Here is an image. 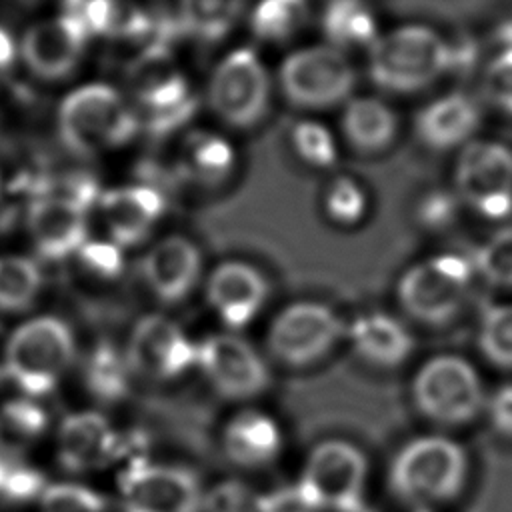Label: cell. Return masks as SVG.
Here are the masks:
<instances>
[{"label":"cell","instance_id":"1","mask_svg":"<svg viewBox=\"0 0 512 512\" xmlns=\"http://www.w3.org/2000/svg\"><path fill=\"white\" fill-rule=\"evenodd\" d=\"M470 478V456L446 434H424L406 442L390 462V490L414 508L454 502Z\"/></svg>","mask_w":512,"mask_h":512},{"label":"cell","instance_id":"2","mask_svg":"<svg viewBox=\"0 0 512 512\" xmlns=\"http://www.w3.org/2000/svg\"><path fill=\"white\" fill-rule=\"evenodd\" d=\"M56 126L68 150L96 156L126 144L138 130V116L114 86L90 82L64 96Z\"/></svg>","mask_w":512,"mask_h":512},{"label":"cell","instance_id":"3","mask_svg":"<svg viewBox=\"0 0 512 512\" xmlns=\"http://www.w3.org/2000/svg\"><path fill=\"white\" fill-rule=\"evenodd\" d=\"M450 70V44L432 28L408 24L374 40L368 48V72L374 84L390 92H418Z\"/></svg>","mask_w":512,"mask_h":512},{"label":"cell","instance_id":"4","mask_svg":"<svg viewBox=\"0 0 512 512\" xmlns=\"http://www.w3.org/2000/svg\"><path fill=\"white\" fill-rule=\"evenodd\" d=\"M412 402L432 424L462 428L484 414L488 390L478 368L464 356L428 358L412 378Z\"/></svg>","mask_w":512,"mask_h":512},{"label":"cell","instance_id":"5","mask_svg":"<svg viewBox=\"0 0 512 512\" xmlns=\"http://www.w3.org/2000/svg\"><path fill=\"white\" fill-rule=\"evenodd\" d=\"M6 372L30 396L54 390L74 358L70 326L56 316H36L20 324L6 344Z\"/></svg>","mask_w":512,"mask_h":512},{"label":"cell","instance_id":"6","mask_svg":"<svg viewBox=\"0 0 512 512\" xmlns=\"http://www.w3.org/2000/svg\"><path fill=\"white\" fill-rule=\"evenodd\" d=\"M472 276L474 266L458 254L430 256L400 276L396 296L416 322L444 326L464 308Z\"/></svg>","mask_w":512,"mask_h":512},{"label":"cell","instance_id":"7","mask_svg":"<svg viewBox=\"0 0 512 512\" xmlns=\"http://www.w3.org/2000/svg\"><path fill=\"white\" fill-rule=\"evenodd\" d=\"M278 80L290 104L306 110H324L350 100L356 72L342 50L318 44L288 54L280 66Z\"/></svg>","mask_w":512,"mask_h":512},{"label":"cell","instance_id":"8","mask_svg":"<svg viewBox=\"0 0 512 512\" xmlns=\"http://www.w3.org/2000/svg\"><path fill=\"white\" fill-rule=\"evenodd\" d=\"M208 106L228 126L250 128L258 124L270 102V78L250 48L226 54L208 80Z\"/></svg>","mask_w":512,"mask_h":512},{"label":"cell","instance_id":"9","mask_svg":"<svg viewBox=\"0 0 512 512\" xmlns=\"http://www.w3.org/2000/svg\"><path fill=\"white\" fill-rule=\"evenodd\" d=\"M366 472V458L356 446L326 440L308 456L298 486L320 512H362Z\"/></svg>","mask_w":512,"mask_h":512},{"label":"cell","instance_id":"10","mask_svg":"<svg viewBox=\"0 0 512 512\" xmlns=\"http://www.w3.org/2000/svg\"><path fill=\"white\" fill-rule=\"evenodd\" d=\"M458 198L476 214L502 220L512 214V150L492 140H470L456 162Z\"/></svg>","mask_w":512,"mask_h":512},{"label":"cell","instance_id":"11","mask_svg":"<svg viewBox=\"0 0 512 512\" xmlns=\"http://www.w3.org/2000/svg\"><path fill=\"white\" fill-rule=\"evenodd\" d=\"M344 332L332 308L320 302H294L272 320L268 348L288 366H306L332 350Z\"/></svg>","mask_w":512,"mask_h":512},{"label":"cell","instance_id":"12","mask_svg":"<svg viewBox=\"0 0 512 512\" xmlns=\"http://www.w3.org/2000/svg\"><path fill=\"white\" fill-rule=\"evenodd\" d=\"M124 512H198L204 496L198 478L180 466L132 462L120 474Z\"/></svg>","mask_w":512,"mask_h":512},{"label":"cell","instance_id":"13","mask_svg":"<svg viewBox=\"0 0 512 512\" xmlns=\"http://www.w3.org/2000/svg\"><path fill=\"white\" fill-rule=\"evenodd\" d=\"M196 364L210 384L232 400L254 398L270 382V372L256 348L232 332L212 334L198 344Z\"/></svg>","mask_w":512,"mask_h":512},{"label":"cell","instance_id":"14","mask_svg":"<svg viewBox=\"0 0 512 512\" xmlns=\"http://www.w3.org/2000/svg\"><path fill=\"white\" fill-rule=\"evenodd\" d=\"M88 32L74 14H62L32 24L18 46L26 68L40 80L68 78L82 62Z\"/></svg>","mask_w":512,"mask_h":512},{"label":"cell","instance_id":"15","mask_svg":"<svg viewBox=\"0 0 512 512\" xmlns=\"http://www.w3.org/2000/svg\"><path fill=\"white\" fill-rule=\"evenodd\" d=\"M198 360L194 344L178 324L160 314H148L132 330L126 362L130 370L154 378H176Z\"/></svg>","mask_w":512,"mask_h":512},{"label":"cell","instance_id":"16","mask_svg":"<svg viewBox=\"0 0 512 512\" xmlns=\"http://www.w3.org/2000/svg\"><path fill=\"white\" fill-rule=\"evenodd\" d=\"M124 442L114 426L98 412H74L58 430V460L70 472L106 468L120 458Z\"/></svg>","mask_w":512,"mask_h":512},{"label":"cell","instance_id":"17","mask_svg":"<svg viewBox=\"0 0 512 512\" xmlns=\"http://www.w3.org/2000/svg\"><path fill=\"white\" fill-rule=\"evenodd\" d=\"M142 278L162 302H180L200 280L202 256L198 246L178 234L160 238L142 258Z\"/></svg>","mask_w":512,"mask_h":512},{"label":"cell","instance_id":"18","mask_svg":"<svg viewBox=\"0 0 512 512\" xmlns=\"http://www.w3.org/2000/svg\"><path fill=\"white\" fill-rule=\"evenodd\" d=\"M206 298L226 326L242 328L264 306L268 282L258 268L240 260H228L210 272Z\"/></svg>","mask_w":512,"mask_h":512},{"label":"cell","instance_id":"19","mask_svg":"<svg viewBox=\"0 0 512 512\" xmlns=\"http://www.w3.org/2000/svg\"><path fill=\"white\" fill-rule=\"evenodd\" d=\"M28 232L36 250L46 258H64L82 250L88 218L82 202L70 196L38 198L28 210Z\"/></svg>","mask_w":512,"mask_h":512},{"label":"cell","instance_id":"20","mask_svg":"<svg viewBox=\"0 0 512 512\" xmlns=\"http://www.w3.org/2000/svg\"><path fill=\"white\" fill-rule=\"evenodd\" d=\"M100 212L110 240L120 248L134 246L152 232L164 200L150 186H122L102 196Z\"/></svg>","mask_w":512,"mask_h":512},{"label":"cell","instance_id":"21","mask_svg":"<svg viewBox=\"0 0 512 512\" xmlns=\"http://www.w3.org/2000/svg\"><path fill=\"white\" fill-rule=\"evenodd\" d=\"M482 112L464 92H450L428 102L416 116V134L432 150H450L468 144L478 130Z\"/></svg>","mask_w":512,"mask_h":512},{"label":"cell","instance_id":"22","mask_svg":"<svg viewBox=\"0 0 512 512\" xmlns=\"http://www.w3.org/2000/svg\"><path fill=\"white\" fill-rule=\"evenodd\" d=\"M346 334L354 350L370 364L394 368L408 360L414 350V340L408 328L390 314L368 312L358 316Z\"/></svg>","mask_w":512,"mask_h":512},{"label":"cell","instance_id":"23","mask_svg":"<svg viewBox=\"0 0 512 512\" xmlns=\"http://www.w3.org/2000/svg\"><path fill=\"white\" fill-rule=\"evenodd\" d=\"M340 126L352 148L370 154L388 148L398 134L396 112L372 96L350 98L344 106Z\"/></svg>","mask_w":512,"mask_h":512},{"label":"cell","instance_id":"24","mask_svg":"<svg viewBox=\"0 0 512 512\" xmlns=\"http://www.w3.org/2000/svg\"><path fill=\"white\" fill-rule=\"evenodd\" d=\"M280 430L276 422L254 410L234 416L224 430L226 454L242 466H264L280 452Z\"/></svg>","mask_w":512,"mask_h":512},{"label":"cell","instance_id":"25","mask_svg":"<svg viewBox=\"0 0 512 512\" xmlns=\"http://www.w3.org/2000/svg\"><path fill=\"white\" fill-rule=\"evenodd\" d=\"M322 30L328 44L342 48L372 46L376 36V18L364 0H330L322 14Z\"/></svg>","mask_w":512,"mask_h":512},{"label":"cell","instance_id":"26","mask_svg":"<svg viewBox=\"0 0 512 512\" xmlns=\"http://www.w3.org/2000/svg\"><path fill=\"white\" fill-rule=\"evenodd\" d=\"M246 0H178L188 32L204 40L222 38L240 18Z\"/></svg>","mask_w":512,"mask_h":512},{"label":"cell","instance_id":"27","mask_svg":"<svg viewBox=\"0 0 512 512\" xmlns=\"http://www.w3.org/2000/svg\"><path fill=\"white\" fill-rule=\"evenodd\" d=\"M42 288L36 262L24 256H0V310L20 312L32 306Z\"/></svg>","mask_w":512,"mask_h":512},{"label":"cell","instance_id":"28","mask_svg":"<svg viewBox=\"0 0 512 512\" xmlns=\"http://www.w3.org/2000/svg\"><path fill=\"white\" fill-rule=\"evenodd\" d=\"M46 412L32 400H10L0 408V454L10 456L46 430Z\"/></svg>","mask_w":512,"mask_h":512},{"label":"cell","instance_id":"29","mask_svg":"<svg viewBox=\"0 0 512 512\" xmlns=\"http://www.w3.org/2000/svg\"><path fill=\"white\" fill-rule=\"evenodd\" d=\"M128 362L112 346H98L86 364V386L102 402H116L128 392Z\"/></svg>","mask_w":512,"mask_h":512},{"label":"cell","instance_id":"30","mask_svg":"<svg viewBox=\"0 0 512 512\" xmlns=\"http://www.w3.org/2000/svg\"><path fill=\"white\" fill-rule=\"evenodd\" d=\"M306 18V0H260L252 10V30L262 40L280 42L296 34Z\"/></svg>","mask_w":512,"mask_h":512},{"label":"cell","instance_id":"31","mask_svg":"<svg viewBox=\"0 0 512 512\" xmlns=\"http://www.w3.org/2000/svg\"><path fill=\"white\" fill-rule=\"evenodd\" d=\"M476 342L486 362L500 370H512V304H496L484 310Z\"/></svg>","mask_w":512,"mask_h":512},{"label":"cell","instance_id":"32","mask_svg":"<svg viewBox=\"0 0 512 512\" xmlns=\"http://www.w3.org/2000/svg\"><path fill=\"white\" fill-rule=\"evenodd\" d=\"M74 14L88 34L120 36L138 28L142 16L130 0H84Z\"/></svg>","mask_w":512,"mask_h":512},{"label":"cell","instance_id":"33","mask_svg":"<svg viewBox=\"0 0 512 512\" xmlns=\"http://www.w3.org/2000/svg\"><path fill=\"white\" fill-rule=\"evenodd\" d=\"M474 270L488 284L512 290V228L498 230L478 248Z\"/></svg>","mask_w":512,"mask_h":512},{"label":"cell","instance_id":"34","mask_svg":"<svg viewBox=\"0 0 512 512\" xmlns=\"http://www.w3.org/2000/svg\"><path fill=\"white\" fill-rule=\"evenodd\" d=\"M326 214L344 226H352L362 220L366 212V194L360 184L348 176L336 178L324 196Z\"/></svg>","mask_w":512,"mask_h":512},{"label":"cell","instance_id":"35","mask_svg":"<svg viewBox=\"0 0 512 512\" xmlns=\"http://www.w3.org/2000/svg\"><path fill=\"white\" fill-rule=\"evenodd\" d=\"M42 512H106L102 494L82 484H54L44 488Z\"/></svg>","mask_w":512,"mask_h":512},{"label":"cell","instance_id":"36","mask_svg":"<svg viewBox=\"0 0 512 512\" xmlns=\"http://www.w3.org/2000/svg\"><path fill=\"white\" fill-rule=\"evenodd\" d=\"M482 94L498 110L512 114V48H502L484 68Z\"/></svg>","mask_w":512,"mask_h":512},{"label":"cell","instance_id":"37","mask_svg":"<svg viewBox=\"0 0 512 512\" xmlns=\"http://www.w3.org/2000/svg\"><path fill=\"white\" fill-rule=\"evenodd\" d=\"M294 148L302 160L314 166H330L336 158L332 134L318 122H300L294 126Z\"/></svg>","mask_w":512,"mask_h":512},{"label":"cell","instance_id":"38","mask_svg":"<svg viewBox=\"0 0 512 512\" xmlns=\"http://www.w3.org/2000/svg\"><path fill=\"white\" fill-rule=\"evenodd\" d=\"M206 512H260L258 494L238 480H226L212 488L202 502Z\"/></svg>","mask_w":512,"mask_h":512},{"label":"cell","instance_id":"39","mask_svg":"<svg viewBox=\"0 0 512 512\" xmlns=\"http://www.w3.org/2000/svg\"><path fill=\"white\" fill-rule=\"evenodd\" d=\"M484 416L500 438L512 440V382H504L488 392Z\"/></svg>","mask_w":512,"mask_h":512},{"label":"cell","instance_id":"40","mask_svg":"<svg viewBox=\"0 0 512 512\" xmlns=\"http://www.w3.org/2000/svg\"><path fill=\"white\" fill-rule=\"evenodd\" d=\"M232 160V152L226 146V142L218 140V138H206V140H198L192 152V162L198 174L202 176H216V174H224L230 166Z\"/></svg>","mask_w":512,"mask_h":512},{"label":"cell","instance_id":"41","mask_svg":"<svg viewBox=\"0 0 512 512\" xmlns=\"http://www.w3.org/2000/svg\"><path fill=\"white\" fill-rule=\"evenodd\" d=\"M258 510L260 512H320L308 500V496L302 492L298 484L276 488L264 496H258Z\"/></svg>","mask_w":512,"mask_h":512},{"label":"cell","instance_id":"42","mask_svg":"<svg viewBox=\"0 0 512 512\" xmlns=\"http://www.w3.org/2000/svg\"><path fill=\"white\" fill-rule=\"evenodd\" d=\"M426 206H428V210H424L426 222L440 224V222H446L448 216L452 214V202L446 196H434L426 202Z\"/></svg>","mask_w":512,"mask_h":512},{"label":"cell","instance_id":"43","mask_svg":"<svg viewBox=\"0 0 512 512\" xmlns=\"http://www.w3.org/2000/svg\"><path fill=\"white\" fill-rule=\"evenodd\" d=\"M16 56H18V46L14 44L12 36L4 28H0V74L12 68Z\"/></svg>","mask_w":512,"mask_h":512},{"label":"cell","instance_id":"44","mask_svg":"<svg viewBox=\"0 0 512 512\" xmlns=\"http://www.w3.org/2000/svg\"><path fill=\"white\" fill-rule=\"evenodd\" d=\"M498 40L502 42V48H512V20L504 22L498 30H496Z\"/></svg>","mask_w":512,"mask_h":512},{"label":"cell","instance_id":"45","mask_svg":"<svg viewBox=\"0 0 512 512\" xmlns=\"http://www.w3.org/2000/svg\"><path fill=\"white\" fill-rule=\"evenodd\" d=\"M82 250H86V252H88V256H92V260H100V262H102V258H100L98 254L90 252V250H88V248H84V246H82ZM104 266H106V270H110V266H112V268H116V266H118V258H116V256H112V258H106Z\"/></svg>","mask_w":512,"mask_h":512},{"label":"cell","instance_id":"46","mask_svg":"<svg viewBox=\"0 0 512 512\" xmlns=\"http://www.w3.org/2000/svg\"><path fill=\"white\" fill-rule=\"evenodd\" d=\"M414 512H434V510H430V508H414Z\"/></svg>","mask_w":512,"mask_h":512}]
</instances>
